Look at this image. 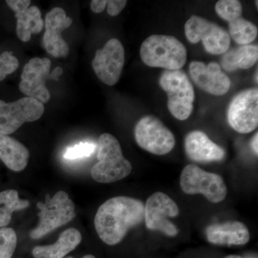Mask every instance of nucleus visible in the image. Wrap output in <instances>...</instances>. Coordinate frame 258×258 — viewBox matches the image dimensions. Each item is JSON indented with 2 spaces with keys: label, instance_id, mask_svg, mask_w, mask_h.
Here are the masks:
<instances>
[{
  "label": "nucleus",
  "instance_id": "obj_1",
  "mask_svg": "<svg viewBox=\"0 0 258 258\" xmlns=\"http://www.w3.org/2000/svg\"><path fill=\"white\" fill-rule=\"evenodd\" d=\"M144 203L129 197H115L100 206L94 219L101 240L108 245L120 243L129 230L144 220Z\"/></svg>",
  "mask_w": 258,
  "mask_h": 258
},
{
  "label": "nucleus",
  "instance_id": "obj_3",
  "mask_svg": "<svg viewBox=\"0 0 258 258\" xmlns=\"http://www.w3.org/2000/svg\"><path fill=\"white\" fill-rule=\"evenodd\" d=\"M140 56L144 64L168 71L181 70L187 60V50L176 37L153 35L141 45Z\"/></svg>",
  "mask_w": 258,
  "mask_h": 258
},
{
  "label": "nucleus",
  "instance_id": "obj_25",
  "mask_svg": "<svg viewBox=\"0 0 258 258\" xmlns=\"http://www.w3.org/2000/svg\"><path fill=\"white\" fill-rule=\"evenodd\" d=\"M96 144L91 142H81L66 149L64 158L68 160H76L90 157L96 149Z\"/></svg>",
  "mask_w": 258,
  "mask_h": 258
},
{
  "label": "nucleus",
  "instance_id": "obj_11",
  "mask_svg": "<svg viewBox=\"0 0 258 258\" xmlns=\"http://www.w3.org/2000/svg\"><path fill=\"white\" fill-rule=\"evenodd\" d=\"M227 121L236 132L248 134L258 125V89L244 90L231 101L227 113Z\"/></svg>",
  "mask_w": 258,
  "mask_h": 258
},
{
  "label": "nucleus",
  "instance_id": "obj_12",
  "mask_svg": "<svg viewBox=\"0 0 258 258\" xmlns=\"http://www.w3.org/2000/svg\"><path fill=\"white\" fill-rule=\"evenodd\" d=\"M124 62L123 45L118 39L112 38L103 48L96 50L92 67L102 82L112 86L119 81Z\"/></svg>",
  "mask_w": 258,
  "mask_h": 258
},
{
  "label": "nucleus",
  "instance_id": "obj_19",
  "mask_svg": "<svg viewBox=\"0 0 258 258\" xmlns=\"http://www.w3.org/2000/svg\"><path fill=\"white\" fill-rule=\"evenodd\" d=\"M208 242L218 245H242L249 242L247 226L239 221L213 224L206 229Z\"/></svg>",
  "mask_w": 258,
  "mask_h": 258
},
{
  "label": "nucleus",
  "instance_id": "obj_33",
  "mask_svg": "<svg viewBox=\"0 0 258 258\" xmlns=\"http://www.w3.org/2000/svg\"><path fill=\"white\" fill-rule=\"evenodd\" d=\"M254 77H255L256 83H257V81H258V79H257V72H256V76H254Z\"/></svg>",
  "mask_w": 258,
  "mask_h": 258
},
{
  "label": "nucleus",
  "instance_id": "obj_35",
  "mask_svg": "<svg viewBox=\"0 0 258 258\" xmlns=\"http://www.w3.org/2000/svg\"><path fill=\"white\" fill-rule=\"evenodd\" d=\"M68 258H74V257H68Z\"/></svg>",
  "mask_w": 258,
  "mask_h": 258
},
{
  "label": "nucleus",
  "instance_id": "obj_21",
  "mask_svg": "<svg viewBox=\"0 0 258 258\" xmlns=\"http://www.w3.org/2000/svg\"><path fill=\"white\" fill-rule=\"evenodd\" d=\"M30 152L21 142L0 134V160L10 170L21 171L28 164Z\"/></svg>",
  "mask_w": 258,
  "mask_h": 258
},
{
  "label": "nucleus",
  "instance_id": "obj_28",
  "mask_svg": "<svg viewBox=\"0 0 258 258\" xmlns=\"http://www.w3.org/2000/svg\"><path fill=\"white\" fill-rule=\"evenodd\" d=\"M107 5L106 0H93L91 3V9L93 13H101Z\"/></svg>",
  "mask_w": 258,
  "mask_h": 258
},
{
  "label": "nucleus",
  "instance_id": "obj_26",
  "mask_svg": "<svg viewBox=\"0 0 258 258\" xmlns=\"http://www.w3.org/2000/svg\"><path fill=\"white\" fill-rule=\"evenodd\" d=\"M19 66V60L12 51H5L0 55V81L14 73Z\"/></svg>",
  "mask_w": 258,
  "mask_h": 258
},
{
  "label": "nucleus",
  "instance_id": "obj_17",
  "mask_svg": "<svg viewBox=\"0 0 258 258\" xmlns=\"http://www.w3.org/2000/svg\"><path fill=\"white\" fill-rule=\"evenodd\" d=\"M7 5L15 13L16 32L21 41L28 42L32 34L40 33L45 26L41 12L36 6L30 7V0H8Z\"/></svg>",
  "mask_w": 258,
  "mask_h": 258
},
{
  "label": "nucleus",
  "instance_id": "obj_6",
  "mask_svg": "<svg viewBox=\"0 0 258 258\" xmlns=\"http://www.w3.org/2000/svg\"><path fill=\"white\" fill-rule=\"evenodd\" d=\"M180 186L187 195H204L212 203H221L227 196L223 179L215 173L208 172L195 164L185 166L180 176Z\"/></svg>",
  "mask_w": 258,
  "mask_h": 258
},
{
  "label": "nucleus",
  "instance_id": "obj_31",
  "mask_svg": "<svg viewBox=\"0 0 258 258\" xmlns=\"http://www.w3.org/2000/svg\"><path fill=\"white\" fill-rule=\"evenodd\" d=\"M225 258H243L239 255H235V254H231V255L227 256Z\"/></svg>",
  "mask_w": 258,
  "mask_h": 258
},
{
  "label": "nucleus",
  "instance_id": "obj_34",
  "mask_svg": "<svg viewBox=\"0 0 258 258\" xmlns=\"http://www.w3.org/2000/svg\"><path fill=\"white\" fill-rule=\"evenodd\" d=\"M257 3H258V2L256 1L255 2V4H256V7H257Z\"/></svg>",
  "mask_w": 258,
  "mask_h": 258
},
{
  "label": "nucleus",
  "instance_id": "obj_10",
  "mask_svg": "<svg viewBox=\"0 0 258 258\" xmlns=\"http://www.w3.org/2000/svg\"><path fill=\"white\" fill-rule=\"evenodd\" d=\"M144 206V220L149 230L159 231L169 237L178 235L177 227L168 220L179 214V209L172 199L158 191L148 198Z\"/></svg>",
  "mask_w": 258,
  "mask_h": 258
},
{
  "label": "nucleus",
  "instance_id": "obj_32",
  "mask_svg": "<svg viewBox=\"0 0 258 258\" xmlns=\"http://www.w3.org/2000/svg\"><path fill=\"white\" fill-rule=\"evenodd\" d=\"M82 258H96V257H94L92 254H87V255H85Z\"/></svg>",
  "mask_w": 258,
  "mask_h": 258
},
{
  "label": "nucleus",
  "instance_id": "obj_22",
  "mask_svg": "<svg viewBox=\"0 0 258 258\" xmlns=\"http://www.w3.org/2000/svg\"><path fill=\"white\" fill-rule=\"evenodd\" d=\"M257 59V45H240L226 51L222 56L220 66L227 72H234L238 69H250Z\"/></svg>",
  "mask_w": 258,
  "mask_h": 258
},
{
  "label": "nucleus",
  "instance_id": "obj_4",
  "mask_svg": "<svg viewBox=\"0 0 258 258\" xmlns=\"http://www.w3.org/2000/svg\"><path fill=\"white\" fill-rule=\"evenodd\" d=\"M38 225L30 232V237L33 240H38L50 233L61 226L66 225L76 217V207L66 191H57L55 196L50 198L45 195V203H38Z\"/></svg>",
  "mask_w": 258,
  "mask_h": 258
},
{
  "label": "nucleus",
  "instance_id": "obj_14",
  "mask_svg": "<svg viewBox=\"0 0 258 258\" xmlns=\"http://www.w3.org/2000/svg\"><path fill=\"white\" fill-rule=\"evenodd\" d=\"M51 61L47 57H33L24 66L19 88L27 97L42 104L50 101V93L46 86L50 77Z\"/></svg>",
  "mask_w": 258,
  "mask_h": 258
},
{
  "label": "nucleus",
  "instance_id": "obj_2",
  "mask_svg": "<svg viewBox=\"0 0 258 258\" xmlns=\"http://www.w3.org/2000/svg\"><path fill=\"white\" fill-rule=\"evenodd\" d=\"M97 159L98 163L91 169V176L97 182H115L132 172V164L123 157L119 142L111 134H103L99 137Z\"/></svg>",
  "mask_w": 258,
  "mask_h": 258
},
{
  "label": "nucleus",
  "instance_id": "obj_9",
  "mask_svg": "<svg viewBox=\"0 0 258 258\" xmlns=\"http://www.w3.org/2000/svg\"><path fill=\"white\" fill-rule=\"evenodd\" d=\"M44 111V105L30 97L10 103L0 100V134L14 133L24 123L40 119Z\"/></svg>",
  "mask_w": 258,
  "mask_h": 258
},
{
  "label": "nucleus",
  "instance_id": "obj_29",
  "mask_svg": "<svg viewBox=\"0 0 258 258\" xmlns=\"http://www.w3.org/2000/svg\"><path fill=\"white\" fill-rule=\"evenodd\" d=\"M258 134L257 132L254 134V137H252V141H251V147H252V151H253L254 154L257 155L258 154Z\"/></svg>",
  "mask_w": 258,
  "mask_h": 258
},
{
  "label": "nucleus",
  "instance_id": "obj_7",
  "mask_svg": "<svg viewBox=\"0 0 258 258\" xmlns=\"http://www.w3.org/2000/svg\"><path fill=\"white\" fill-rule=\"evenodd\" d=\"M134 137L139 147L155 155H165L176 143L172 132L153 115H146L139 120L134 128Z\"/></svg>",
  "mask_w": 258,
  "mask_h": 258
},
{
  "label": "nucleus",
  "instance_id": "obj_27",
  "mask_svg": "<svg viewBox=\"0 0 258 258\" xmlns=\"http://www.w3.org/2000/svg\"><path fill=\"white\" fill-rule=\"evenodd\" d=\"M126 4L125 0H108L107 1V13L110 16H117L124 9Z\"/></svg>",
  "mask_w": 258,
  "mask_h": 258
},
{
  "label": "nucleus",
  "instance_id": "obj_23",
  "mask_svg": "<svg viewBox=\"0 0 258 258\" xmlns=\"http://www.w3.org/2000/svg\"><path fill=\"white\" fill-rule=\"evenodd\" d=\"M30 203L19 198L18 191L8 189L0 192V227L9 225L13 212L28 208Z\"/></svg>",
  "mask_w": 258,
  "mask_h": 258
},
{
  "label": "nucleus",
  "instance_id": "obj_5",
  "mask_svg": "<svg viewBox=\"0 0 258 258\" xmlns=\"http://www.w3.org/2000/svg\"><path fill=\"white\" fill-rule=\"evenodd\" d=\"M159 85L168 96V108L176 119H187L193 111L195 91L184 71L165 70L161 75Z\"/></svg>",
  "mask_w": 258,
  "mask_h": 258
},
{
  "label": "nucleus",
  "instance_id": "obj_8",
  "mask_svg": "<svg viewBox=\"0 0 258 258\" xmlns=\"http://www.w3.org/2000/svg\"><path fill=\"white\" fill-rule=\"evenodd\" d=\"M185 35L191 43L203 42L212 55H222L230 48L231 38L225 29L198 15H191L184 26Z\"/></svg>",
  "mask_w": 258,
  "mask_h": 258
},
{
  "label": "nucleus",
  "instance_id": "obj_13",
  "mask_svg": "<svg viewBox=\"0 0 258 258\" xmlns=\"http://www.w3.org/2000/svg\"><path fill=\"white\" fill-rule=\"evenodd\" d=\"M217 15L229 23V35L240 45H249L257 36V26L242 17V6L237 0H220L215 5Z\"/></svg>",
  "mask_w": 258,
  "mask_h": 258
},
{
  "label": "nucleus",
  "instance_id": "obj_24",
  "mask_svg": "<svg viewBox=\"0 0 258 258\" xmlns=\"http://www.w3.org/2000/svg\"><path fill=\"white\" fill-rule=\"evenodd\" d=\"M18 237L13 228H0V258H12L16 249Z\"/></svg>",
  "mask_w": 258,
  "mask_h": 258
},
{
  "label": "nucleus",
  "instance_id": "obj_20",
  "mask_svg": "<svg viewBox=\"0 0 258 258\" xmlns=\"http://www.w3.org/2000/svg\"><path fill=\"white\" fill-rule=\"evenodd\" d=\"M82 240L77 229L69 228L61 233L55 243L46 246H37L32 249L35 258H62L72 252Z\"/></svg>",
  "mask_w": 258,
  "mask_h": 258
},
{
  "label": "nucleus",
  "instance_id": "obj_15",
  "mask_svg": "<svg viewBox=\"0 0 258 258\" xmlns=\"http://www.w3.org/2000/svg\"><path fill=\"white\" fill-rule=\"evenodd\" d=\"M73 23L72 18L68 17L60 8H55L45 16V32L42 45L45 50L53 57H66L69 53V46L62 38L61 33Z\"/></svg>",
  "mask_w": 258,
  "mask_h": 258
},
{
  "label": "nucleus",
  "instance_id": "obj_16",
  "mask_svg": "<svg viewBox=\"0 0 258 258\" xmlns=\"http://www.w3.org/2000/svg\"><path fill=\"white\" fill-rule=\"evenodd\" d=\"M189 71L194 83L205 92L223 96L230 90V78L222 72L217 62L206 64L200 61H193L189 64Z\"/></svg>",
  "mask_w": 258,
  "mask_h": 258
},
{
  "label": "nucleus",
  "instance_id": "obj_30",
  "mask_svg": "<svg viewBox=\"0 0 258 258\" xmlns=\"http://www.w3.org/2000/svg\"><path fill=\"white\" fill-rule=\"evenodd\" d=\"M62 74V69H61L60 67H57L54 69V71H52V74H50V78H57L59 77V76H61V74Z\"/></svg>",
  "mask_w": 258,
  "mask_h": 258
},
{
  "label": "nucleus",
  "instance_id": "obj_18",
  "mask_svg": "<svg viewBox=\"0 0 258 258\" xmlns=\"http://www.w3.org/2000/svg\"><path fill=\"white\" fill-rule=\"evenodd\" d=\"M186 156L195 162L220 161L225 157L223 148L217 145L201 131H193L185 137Z\"/></svg>",
  "mask_w": 258,
  "mask_h": 258
}]
</instances>
